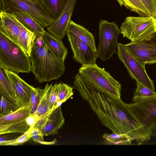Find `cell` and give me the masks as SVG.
I'll return each instance as SVG.
<instances>
[{
  "mask_svg": "<svg viewBox=\"0 0 156 156\" xmlns=\"http://www.w3.org/2000/svg\"><path fill=\"white\" fill-rule=\"evenodd\" d=\"M40 89V88H36L34 87L32 89L30 98V110L35 103Z\"/></svg>",
  "mask_w": 156,
  "mask_h": 156,
  "instance_id": "obj_36",
  "label": "cell"
},
{
  "mask_svg": "<svg viewBox=\"0 0 156 156\" xmlns=\"http://www.w3.org/2000/svg\"><path fill=\"white\" fill-rule=\"evenodd\" d=\"M61 83H56L52 87L50 94L49 111L53 110L57 107H56V103Z\"/></svg>",
  "mask_w": 156,
  "mask_h": 156,
  "instance_id": "obj_29",
  "label": "cell"
},
{
  "mask_svg": "<svg viewBox=\"0 0 156 156\" xmlns=\"http://www.w3.org/2000/svg\"><path fill=\"white\" fill-rule=\"evenodd\" d=\"M136 81V87L134 93L133 101L135 102L140 101L149 98L156 96V92L140 83Z\"/></svg>",
  "mask_w": 156,
  "mask_h": 156,
  "instance_id": "obj_26",
  "label": "cell"
},
{
  "mask_svg": "<svg viewBox=\"0 0 156 156\" xmlns=\"http://www.w3.org/2000/svg\"><path fill=\"white\" fill-rule=\"evenodd\" d=\"M99 43L97 53L98 57L105 61L116 52L118 39L121 30L115 22L103 20L99 22Z\"/></svg>",
  "mask_w": 156,
  "mask_h": 156,
  "instance_id": "obj_7",
  "label": "cell"
},
{
  "mask_svg": "<svg viewBox=\"0 0 156 156\" xmlns=\"http://www.w3.org/2000/svg\"><path fill=\"white\" fill-rule=\"evenodd\" d=\"M77 0H67L59 17L47 27L48 31L54 37L62 40L66 34Z\"/></svg>",
  "mask_w": 156,
  "mask_h": 156,
  "instance_id": "obj_11",
  "label": "cell"
},
{
  "mask_svg": "<svg viewBox=\"0 0 156 156\" xmlns=\"http://www.w3.org/2000/svg\"><path fill=\"white\" fill-rule=\"evenodd\" d=\"M150 13L156 18V0H140Z\"/></svg>",
  "mask_w": 156,
  "mask_h": 156,
  "instance_id": "obj_32",
  "label": "cell"
},
{
  "mask_svg": "<svg viewBox=\"0 0 156 156\" xmlns=\"http://www.w3.org/2000/svg\"><path fill=\"white\" fill-rule=\"evenodd\" d=\"M30 127L26 122L25 119L5 125H0V135L10 133H24L29 130Z\"/></svg>",
  "mask_w": 156,
  "mask_h": 156,
  "instance_id": "obj_23",
  "label": "cell"
},
{
  "mask_svg": "<svg viewBox=\"0 0 156 156\" xmlns=\"http://www.w3.org/2000/svg\"><path fill=\"white\" fill-rule=\"evenodd\" d=\"M66 34L74 60L82 65L96 64V61L98 57L97 52L72 32L67 30Z\"/></svg>",
  "mask_w": 156,
  "mask_h": 156,
  "instance_id": "obj_10",
  "label": "cell"
},
{
  "mask_svg": "<svg viewBox=\"0 0 156 156\" xmlns=\"http://www.w3.org/2000/svg\"><path fill=\"white\" fill-rule=\"evenodd\" d=\"M117 47L118 57L126 68L131 77L154 91V82L146 72V64L140 62L132 55L124 44L118 43Z\"/></svg>",
  "mask_w": 156,
  "mask_h": 156,
  "instance_id": "obj_8",
  "label": "cell"
},
{
  "mask_svg": "<svg viewBox=\"0 0 156 156\" xmlns=\"http://www.w3.org/2000/svg\"><path fill=\"white\" fill-rule=\"evenodd\" d=\"M130 53L140 62L151 65L155 63L156 48L146 39L124 44Z\"/></svg>",
  "mask_w": 156,
  "mask_h": 156,
  "instance_id": "obj_12",
  "label": "cell"
},
{
  "mask_svg": "<svg viewBox=\"0 0 156 156\" xmlns=\"http://www.w3.org/2000/svg\"><path fill=\"white\" fill-rule=\"evenodd\" d=\"M52 110L40 118L34 128L38 129L41 132L51 115Z\"/></svg>",
  "mask_w": 156,
  "mask_h": 156,
  "instance_id": "obj_33",
  "label": "cell"
},
{
  "mask_svg": "<svg viewBox=\"0 0 156 156\" xmlns=\"http://www.w3.org/2000/svg\"><path fill=\"white\" fill-rule=\"evenodd\" d=\"M39 119L37 116L34 114L29 115L25 119V120L27 123L30 127H34Z\"/></svg>",
  "mask_w": 156,
  "mask_h": 156,
  "instance_id": "obj_37",
  "label": "cell"
},
{
  "mask_svg": "<svg viewBox=\"0 0 156 156\" xmlns=\"http://www.w3.org/2000/svg\"><path fill=\"white\" fill-rule=\"evenodd\" d=\"M30 106L19 108L13 112L0 117V125H5L25 119L30 115Z\"/></svg>",
  "mask_w": 156,
  "mask_h": 156,
  "instance_id": "obj_21",
  "label": "cell"
},
{
  "mask_svg": "<svg viewBox=\"0 0 156 156\" xmlns=\"http://www.w3.org/2000/svg\"><path fill=\"white\" fill-rule=\"evenodd\" d=\"M0 117L12 113L19 108L2 95H0Z\"/></svg>",
  "mask_w": 156,
  "mask_h": 156,
  "instance_id": "obj_28",
  "label": "cell"
},
{
  "mask_svg": "<svg viewBox=\"0 0 156 156\" xmlns=\"http://www.w3.org/2000/svg\"><path fill=\"white\" fill-rule=\"evenodd\" d=\"M52 83H47L44 88L43 94L40 100L36 111L34 114L39 118L42 116L49 112L50 94Z\"/></svg>",
  "mask_w": 156,
  "mask_h": 156,
  "instance_id": "obj_24",
  "label": "cell"
},
{
  "mask_svg": "<svg viewBox=\"0 0 156 156\" xmlns=\"http://www.w3.org/2000/svg\"><path fill=\"white\" fill-rule=\"evenodd\" d=\"M127 105L143 125L151 129L156 126V96Z\"/></svg>",
  "mask_w": 156,
  "mask_h": 156,
  "instance_id": "obj_9",
  "label": "cell"
},
{
  "mask_svg": "<svg viewBox=\"0 0 156 156\" xmlns=\"http://www.w3.org/2000/svg\"><path fill=\"white\" fill-rule=\"evenodd\" d=\"M73 87L64 83H61L59 88L56 107L61 105L72 96L73 94Z\"/></svg>",
  "mask_w": 156,
  "mask_h": 156,
  "instance_id": "obj_27",
  "label": "cell"
},
{
  "mask_svg": "<svg viewBox=\"0 0 156 156\" xmlns=\"http://www.w3.org/2000/svg\"><path fill=\"white\" fill-rule=\"evenodd\" d=\"M147 41L156 48V32L153 34L148 38L147 39ZM156 63V60L155 63Z\"/></svg>",
  "mask_w": 156,
  "mask_h": 156,
  "instance_id": "obj_38",
  "label": "cell"
},
{
  "mask_svg": "<svg viewBox=\"0 0 156 156\" xmlns=\"http://www.w3.org/2000/svg\"><path fill=\"white\" fill-rule=\"evenodd\" d=\"M61 105L54 108L41 131L44 136L52 135L58 133V130L61 129L65 123Z\"/></svg>",
  "mask_w": 156,
  "mask_h": 156,
  "instance_id": "obj_15",
  "label": "cell"
},
{
  "mask_svg": "<svg viewBox=\"0 0 156 156\" xmlns=\"http://www.w3.org/2000/svg\"><path fill=\"white\" fill-rule=\"evenodd\" d=\"M73 87L89 103L101 122L113 133L125 134L138 145L150 139L151 129L143 125L121 99L114 98L98 90L78 73Z\"/></svg>",
  "mask_w": 156,
  "mask_h": 156,
  "instance_id": "obj_1",
  "label": "cell"
},
{
  "mask_svg": "<svg viewBox=\"0 0 156 156\" xmlns=\"http://www.w3.org/2000/svg\"><path fill=\"white\" fill-rule=\"evenodd\" d=\"M0 94L20 108L18 97L11 83L0 67Z\"/></svg>",
  "mask_w": 156,
  "mask_h": 156,
  "instance_id": "obj_16",
  "label": "cell"
},
{
  "mask_svg": "<svg viewBox=\"0 0 156 156\" xmlns=\"http://www.w3.org/2000/svg\"><path fill=\"white\" fill-rule=\"evenodd\" d=\"M121 33L131 42L147 39L156 32V18L152 16L127 17L120 27Z\"/></svg>",
  "mask_w": 156,
  "mask_h": 156,
  "instance_id": "obj_6",
  "label": "cell"
},
{
  "mask_svg": "<svg viewBox=\"0 0 156 156\" xmlns=\"http://www.w3.org/2000/svg\"><path fill=\"white\" fill-rule=\"evenodd\" d=\"M2 69L12 84L18 97L20 107L30 106L31 96L33 87L27 83L16 73L6 69Z\"/></svg>",
  "mask_w": 156,
  "mask_h": 156,
  "instance_id": "obj_13",
  "label": "cell"
},
{
  "mask_svg": "<svg viewBox=\"0 0 156 156\" xmlns=\"http://www.w3.org/2000/svg\"><path fill=\"white\" fill-rule=\"evenodd\" d=\"M11 14L25 28L36 35H43L46 32L44 27L29 15L22 12H14Z\"/></svg>",
  "mask_w": 156,
  "mask_h": 156,
  "instance_id": "obj_18",
  "label": "cell"
},
{
  "mask_svg": "<svg viewBox=\"0 0 156 156\" xmlns=\"http://www.w3.org/2000/svg\"><path fill=\"white\" fill-rule=\"evenodd\" d=\"M0 32L18 44L21 23L12 14L1 11Z\"/></svg>",
  "mask_w": 156,
  "mask_h": 156,
  "instance_id": "obj_14",
  "label": "cell"
},
{
  "mask_svg": "<svg viewBox=\"0 0 156 156\" xmlns=\"http://www.w3.org/2000/svg\"><path fill=\"white\" fill-rule=\"evenodd\" d=\"M23 133H10L0 135V145L3 146L8 142L16 139Z\"/></svg>",
  "mask_w": 156,
  "mask_h": 156,
  "instance_id": "obj_31",
  "label": "cell"
},
{
  "mask_svg": "<svg viewBox=\"0 0 156 156\" xmlns=\"http://www.w3.org/2000/svg\"><path fill=\"white\" fill-rule=\"evenodd\" d=\"M30 57L31 72L39 83L57 79L65 72V61L50 48L44 40L43 35H36Z\"/></svg>",
  "mask_w": 156,
  "mask_h": 156,
  "instance_id": "obj_2",
  "label": "cell"
},
{
  "mask_svg": "<svg viewBox=\"0 0 156 156\" xmlns=\"http://www.w3.org/2000/svg\"><path fill=\"white\" fill-rule=\"evenodd\" d=\"M33 127H30L27 131L23 133L21 136L13 140L5 143L4 145H17L24 143L31 138V132Z\"/></svg>",
  "mask_w": 156,
  "mask_h": 156,
  "instance_id": "obj_30",
  "label": "cell"
},
{
  "mask_svg": "<svg viewBox=\"0 0 156 156\" xmlns=\"http://www.w3.org/2000/svg\"><path fill=\"white\" fill-rule=\"evenodd\" d=\"M67 30L73 33L81 40L87 44L94 51L97 52V49L94 36L86 29L71 20Z\"/></svg>",
  "mask_w": 156,
  "mask_h": 156,
  "instance_id": "obj_19",
  "label": "cell"
},
{
  "mask_svg": "<svg viewBox=\"0 0 156 156\" xmlns=\"http://www.w3.org/2000/svg\"><path fill=\"white\" fill-rule=\"evenodd\" d=\"M0 11L11 14L14 12L26 13L47 27L54 21L39 0H1Z\"/></svg>",
  "mask_w": 156,
  "mask_h": 156,
  "instance_id": "obj_5",
  "label": "cell"
},
{
  "mask_svg": "<svg viewBox=\"0 0 156 156\" xmlns=\"http://www.w3.org/2000/svg\"><path fill=\"white\" fill-rule=\"evenodd\" d=\"M78 73L85 81L98 90L114 98L121 99V84L97 64L82 65Z\"/></svg>",
  "mask_w": 156,
  "mask_h": 156,
  "instance_id": "obj_4",
  "label": "cell"
},
{
  "mask_svg": "<svg viewBox=\"0 0 156 156\" xmlns=\"http://www.w3.org/2000/svg\"><path fill=\"white\" fill-rule=\"evenodd\" d=\"M43 91L44 89H41L40 88L35 103L30 109V115H33L35 112L43 94Z\"/></svg>",
  "mask_w": 156,
  "mask_h": 156,
  "instance_id": "obj_35",
  "label": "cell"
},
{
  "mask_svg": "<svg viewBox=\"0 0 156 156\" xmlns=\"http://www.w3.org/2000/svg\"><path fill=\"white\" fill-rule=\"evenodd\" d=\"M103 137L109 144L114 145H130L132 139L126 135L119 133H105Z\"/></svg>",
  "mask_w": 156,
  "mask_h": 156,
  "instance_id": "obj_25",
  "label": "cell"
},
{
  "mask_svg": "<svg viewBox=\"0 0 156 156\" xmlns=\"http://www.w3.org/2000/svg\"><path fill=\"white\" fill-rule=\"evenodd\" d=\"M0 67L17 74L31 72L30 57L19 45L1 32Z\"/></svg>",
  "mask_w": 156,
  "mask_h": 156,
  "instance_id": "obj_3",
  "label": "cell"
},
{
  "mask_svg": "<svg viewBox=\"0 0 156 156\" xmlns=\"http://www.w3.org/2000/svg\"><path fill=\"white\" fill-rule=\"evenodd\" d=\"M31 138L36 143L44 144L45 141L44 140V136L38 129L33 127L31 132Z\"/></svg>",
  "mask_w": 156,
  "mask_h": 156,
  "instance_id": "obj_34",
  "label": "cell"
},
{
  "mask_svg": "<svg viewBox=\"0 0 156 156\" xmlns=\"http://www.w3.org/2000/svg\"><path fill=\"white\" fill-rule=\"evenodd\" d=\"M43 37L45 42L54 53L65 61L68 54V50L62 40L54 37L46 31L43 35Z\"/></svg>",
  "mask_w": 156,
  "mask_h": 156,
  "instance_id": "obj_17",
  "label": "cell"
},
{
  "mask_svg": "<svg viewBox=\"0 0 156 156\" xmlns=\"http://www.w3.org/2000/svg\"><path fill=\"white\" fill-rule=\"evenodd\" d=\"M120 5L125 6L131 11L138 13L140 16H151L144 5L140 0H116Z\"/></svg>",
  "mask_w": 156,
  "mask_h": 156,
  "instance_id": "obj_22",
  "label": "cell"
},
{
  "mask_svg": "<svg viewBox=\"0 0 156 156\" xmlns=\"http://www.w3.org/2000/svg\"><path fill=\"white\" fill-rule=\"evenodd\" d=\"M54 20L60 15L67 0H39Z\"/></svg>",
  "mask_w": 156,
  "mask_h": 156,
  "instance_id": "obj_20",
  "label": "cell"
}]
</instances>
